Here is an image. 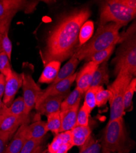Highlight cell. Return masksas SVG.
Masks as SVG:
<instances>
[{
  "label": "cell",
  "mask_w": 136,
  "mask_h": 153,
  "mask_svg": "<svg viewBox=\"0 0 136 153\" xmlns=\"http://www.w3.org/2000/svg\"><path fill=\"white\" fill-rule=\"evenodd\" d=\"M91 15L89 8L76 9L62 19L49 33L42 54L45 65L52 61L62 62L71 57L79 45L82 25Z\"/></svg>",
  "instance_id": "6da1fadb"
},
{
  "label": "cell",
  "mask_w": 136,
  "mask_h": 153,
  "mask_svg": "<svg viewBox=\"0 0 136 153\" xmlns=\"http://www.w3.org/2000/svg\"><path fill=\"white\" fill-rule=\"evenodd\" d=\"M121 27V25L114 23L100 26L95 34L87 42L79 47L74 55L79 61L85 59L88 62L95 53L120 42L119 30Z\"/></svg>",
  "instance_id": "7a4b0ae2"
},
{
  "label": "cell",
  "mask_w": 136,
  "mask_h": 153,
  "mask_svg": "<svg viewBox=\"0 0 136 153\" xmlns=\"http://www.w3.org/2000/svg\"><path fill=\"white\" fill-rule=\"evenodd\" d=\"M123 36L120 35V42L116 56L113 59L114 75H117L121 70H126L133 76L136 75V39L135 28L127 31Z\"/></svg>",
  "instance_id": "3957f363"
},
{
  "label": "cell",
  "mask_w": 136,
  "mask_h": 153,
  "mask_svg": "<svg viewBox=\"0 0 136 153\" xmlns=\"http://www.w3.org/2000/svg\"><path fill=\"white\" fill-rule=\"evenodd\" d=\"M132 79L133 75L128 71L123 69L118 72L114 82L108 86L107 90L110 94L109 99L110 109L109 120L123 118L124 115L123 97L126 88Z\"/></svg>",
  "instance_id": "277c9868"
},
{
  "label": "cell",
  "mask_w": 136,
  "mask_h": 153,
  "mask_svg": "<svg viewBox=\"0 0 136 153\" xmlns=\"http://www.w3.org/2000/svg\"><path fill=\"white\" fill-rule=\"evenodd\" d=\"M136 10L129 7L125 0H110L103 3L100 8V26L109 23H114L125 26L132 20Z\"/></svg>",
  "instance_id": "5b68a950"
},
{
  "label": "cell",
  "mask_w": 136,
  "mask_h": 153,
  "mask_svg": "<svg viewBox=\"0 0 136 153\" xmlns=\"http://www.w3.org/2000/svg\"><path fill=\"white\" fill-rule=\"evenodd\" d=\"M127 135L123 118L109 120L103 136L102 149L111 152L128 151Z\"/></svg>",
  "instance_id": "8992f818"
},
{
  "label": "cell",
  "mask_w": 136,
  "mask_h": 153,
  "mask_svg": "<svg viewBox=\"0 0 136 153\" xmlns=\"http://www.w3.org/2000/svg\"><path fill=\"white\" fill-rule=\"evenodd\" d=\"M37 3H29L22 0H1L0 1V33L10 28L12 19L20 10L29 8L35 9Z\"/></svg>",
  "instance_id": "52a82bcc"
},
{
  "label": "cell",
  "mask_w": 136,
  "mask_h": 153,
  "mask_svg": "<svg viewBox=\"0 0 136 153\" xmlns=\"http://www.w3.org/2000/svg\"><path fill=\"white\" fill-rule=\"evenodd\" d=\"M23 92V100L26 107L27 114H29L31 110L35 107L39 97L42 92L40 86L34 80L31 74L22 73Z\"/></svg>",
  "instance_id": "ba28073f"
},
{
  "label": "cell",
  "mask_w": 136,
  "mask_h": 153,
  "mask_svg": "<svg viewBox=\"0 0 136 153\" xmlns=\"http://www.w3.org/2000/svg\"><path fill=\"white\" fill-rule=\"evenodd\" d=\"M23 76L15 71H12L10 75L6 78V85L3 94V104L7 107H10L14 100L15 96L22 86Z\"/></svg>",
  "instance_id": "9c48e42d"
},
{
  "label": "cell",
  "mask_w": 136,
  "mask_h": 153,
  "mask_svg": "<svg viewBox=\"0 0 136 153\" xmlns=\"http://www.w3.org/2000/svg\"><path fill=\"white\" fill-rule=\"evenodd\" d=\"M77 74L78 72L74 73L69 77L61 80L54 85L49 86L44 91H42L37 102H39L48 96L68 94L72 84L76 80Z\"/></svg>",
  "instance_id": "30bf717a"
},
{
  "label": "cell",
  "mask_w": 136,
  "mask_h": 153,
  "mask_svg": "<svg viewBox=\"0 0 136 153\" xmlns=\"http://www.w3.org/2000/svg\"><path fill=\"white\" fill-rule=\"evenodd\" d=\"M68 94L48 96L43 100L37 102L35 108L39 114L46 115L60 111L61 104Z\"/></svg>",
  "instance_id": "8fae6325"
},
{
  "label": "cell",
  "mask_w": 136,
  "mask_h": 153,
  "mask_svg": "<svg viewBox=\"0 0 136 153\" xmlns=\"http://www.w3.org/2000/svg\"><path fill=\"white\" fill-rule=\"evenodd\" d=\"M98 65L92 61H88L82 69L78 72L76 78V88L84 94L90 87L94 73Z\"/></svg>",
  "instance_id": "7c38bea8"
},
{
  "label": "cell",
  "mask_w": 136,
  "mask_h": 153,
  "mask_svg": "<svg viewBox=\"0 0 136 153\" xmlns=\"http://www.w3.org/2000/svg\"><path fill=\"white\" fill-rule=\"evenodd\" d=\"M79 105L80 103H78L69 109L60 111L61 123L60 132L70 131L76 126Z\"/></svg>",
  "instance_id": "4fadbf2b"
},
{
  "label": "cell",
  "mask_w": 136,
  "mask_h": 153,
  "mask_svg": "<svg viewBox=\"0 0 136 153\" xmlns=\"http://www.w3.org/2000/svg\"><path fill=\"white\" fill-rule=\"evenodd\" d=\"M28 124H23L17 131L10 143L7 145L5 153H19L28 138Z\"/></svg>",
  "instance_id": "5bb4252c"
},
{
  "label": "cell",
  "mask_w": 136,
  "mask_h": 153,
  "mask_svg": "<svg viewBox=\"0 0 136 153\" xmlns=\"http://www.w3.org/2000/svg\"><path fill=\"white\" fill-rule=\"evenodd\" d=\"M29 120L12 114L0 115V131L14 134L18 127L23 124H27Z\"/></svg>",
  "instance_id": "9a60e30c"
},
{
  "label": "cell",
  "mask_w": 136,
  "mask_h": 153,
  "mask_svg": "<svg viewBox=\"0 0 136 153\" xmlns=\"http://www.w3.org/2000/svg\"><path fill=\"white\" fill-rule=\"evenodd\" d=\"M1 114H12L28 120L29 114L26 113V107L23 97L20 96L17 97L9 107L4 105L0 110V115Z\"/></svg>",
  "instance_id": "2e32d148"
},
{
  "label": "cell",
  "mask_w": 136,
  "mask_h": 153,
  "mask_svg": "<svg viewBox=\"0 0 136 153\" xmlns=\"http://www.w3.org/2000/svg\"><path fill=\"white\" fill-rule=\"evenodd\" d=\"M92 130L89 126H75L70 131L71 141L73 146H82L90 137Z\"/></svg>",
  "instance_id": "e0dca14e"
},
{
  "label": "cell",
  "mask_w": 136,
  "mask_h": 153,
  "mask_svg": "<svg viewBox=\"0 0 136 153\" xmlns=\"http://www.w3.org/2000/svg\"><path fill=\"white\" fill-rule=\"evenodd\" d=\"M60 64L61 62L57 61H52L48 62L45 65L39 79V82L48 84L53 83L59 73Z\"/></svg>",
  "instance_id": "ac0fdd59"
},
{
  "label": "cell",
  "mask_w": 136,
  "mask_h": 153,
  "mask_svg": "<svg viewBox=\"0 0 136 153\" xmlns=\"http://www.w3.org/2000/svg\"><path fill=\"white\" fill-rule=\"evenodd\" d=\"M79 62L80 61H79V59L73 55L71 57L69 61H68L65 64V66L59 70L56 78L51 85H54L61 80L69 77L70 76L73 75L75 73V71L76 70Z\"/></svg>",
  "instance_id": "d6986e66"
},
{
  "label": "cell",
  "mask_w": 136,
  "mask_h": 153,
  "mask_svg": "<svg viewBox=\"0 0 136 153\" xmlns=\"http://www.w3.org/2000/svg\"><path fill=\"white\" fill-rule=\"evenodd\" d=\"M109 75L107 65V61H105L99 65L96 69L90 87L99 86L103 85H107L109 83Z\"/></svg>",
  "instance_id": "ffe728a7"
},
{
  "label": "cell",
  "mask_w": 136,
  "mask_h": 153,
  "mask_svg": "<svg viewBox=\"0 0 136 153\" xmlns=\"http://www.w3.org/2000/svg\"><path fill=\"white\" fill-rule=\"evenodd\" d=\"M47 132L46 122L43 121H35L27 126V135L28 139L43 140Z\"/></svg>",
  "instance_id": "44dd1931"
},
{
  "label": "cell",
  "mask_w": 136,
  "mask_h": 153,
  "mask_svg": "<svg viewBox=\"0 0 136 153\" xmlns=\"http://www.w3.org/2000/svg\"><path fill=\"white\" fill-rule=\"evenodd\" d=\"M69 143H71L70 131L60 132L56 135L53 141L48 145V151L51 153H56L57 150L62 145Z\"/></svg>",
  "instance_id": "7402d4cb"
},
{
  "label": "cell",
  "mask_w": 136,
  "mask_h": 153,
  "mask_svg": "<svg viewBox=\"0 0 136 153\" xmlns=\"http://www.w3.org/2000/svg\"><path fill=\"white\" fill-rule=\"evenodd\" d=\"M94 24L92 21H86L80 28L79 33V47L87 42L93 36Z\"/></svg>",
  "instance_id": "603a6c76"
},
{
  "label": "cell",
  "mask_w": 136,
  "mask_h": 153,
  "mask_svg": "<svg viewBox=\"0 0 136 153\" xmlns=\"http://www.w3.org/2000/svg\"><path fill=\"white\" fill-rule=\"evenodd\" d=\"M83 94H82L76 87L75 90L71 93L68 94L62 102L60 111L69 109L76 105L77 104L80 103V100Z\"/></svg>",
  "instance_id": "cb8c5ba5"
},
{
  "label": "cell",
  "mask_w": 136,
  "mask_h": 153,
  "mask_svg": "<svg viewBox=\"0 0 136 153\" xmlns=\"http://www.w3.org/2000/svg\"><path fill=\"white\" fill-rule=\"evenodd\" d=\"M46 127L48 131H51L55 135L60 133L61 127L60 111L50 114L47 116Z\"/></svg>",
  "instance_id": "d4e9b609"
},
{
  "label": "cell",
  "mask_w": 136,
  "mask_h": 153,
  "mask_svg": "<svg viewBox=\"0 0 136 153\" xmlns=\"http://www.w3.org/2000/svg\"><path fill=\"white\" fill-rule=\"evenodd\" d=\"M136 91V79L133 78L126 88L123 97V105L125 111H128L132 107V98Z\"/></svg>",
  "instance_id": "484cf974"
},
{
  "label": "cell",
  "mask_w": 136,
  "mask_h": 153,
  "mask_svg": "<svg viewBox=\"0 0 136 153\" xmlns=\"http://www.w3.org/2000/svg\"><path fill=\"white\" fill-rule=\"evenodd\" d=\"M115 47V45H112L105 50L95 53L90 57L89 61H92L98 66L101 65V63L107 61L110 55H112Z\"/></svg>",
  "instance_id": "4316f807"
},
{
  "label": "cell",
  "mask_w": 136,
  "mask_h": 153,
  "mask_svg": "<svg viewBox=\"0 0 136 153\" xmlns=\"http://www.w3.org/2000/svg\"><path fill=\"white\" fill-rule=\"evenodd\" d=\"M101 145L92 135L82 146L79 153H100Z\"/></svg>",
  "instance_id": "83f0119b"
},
{
  "label": "cell",
  "mask_w": 136,
  "mask_h": 153,
  "mask_svg": "<svg viewBox=\"0 0 136 153\" xmlns=\"http://www.w3.org/2000/svg\"><path fill=\"white\" fill-rule=\"evenodd\" d=\"M99 86H92L85 93L84 105L87 108L90 112L96 106V93Z\"/></svg>",
  "instance_id": "f1b7e54d"
},
{
  "label": "cell",
  "mask_w": 136,
  "mask_h": 153,
  "mask_svg": "<svg viewBox=\"0 0 136 153\" xmlns=\"http://www.w3.org/2000/svg\"><path fill=\"white\" fill-rule=\"evenodd\" d=\"M110 92L108 90H104L103 86H100L98 87L96 93V105L101 107L106 105L110 98Z\"/></svg>",
  "instance_id": "f546056e"
},
{
  "label": "cell",
  "mask_w": 136,
  "mask_h": 153,
  "mask_svg": "<svg viewBox=\"0 0 136 153\" xmlns=\"http://www.w3.org/2000/svg\"><path fill=\"white\" fill-rule=\"evenodd\" d=\"M10 60L7 55L3 52L0 54V73L5 77H7L12 73V68L10 65Z\"/></svg>",
  "instance_id": "4dcf8cb0"
},
{
  "label": "cell",
  "mask_w": 136,
  "mask_h": 153,
  "mask_svg": "<svg viewBox=\"0 0 136 153\" xmlns=\"http://www.w3.org/2000/svg\"><path fill=\"white\" fill-rule=\"evenodd\" d=\"M90 112L84 104L79 109L77 115L76 126H89V120Z\"/></svg>",
  "instance_id": "1f68e13d"
},
{
  "label": "cell",
  "mask_w": 136,
  "mask_h": 153,
  "mask_svg": "<svg viewBox=\"0 0 136 153\" xmlns=\"http://www.w3.org/2000/svg\"><path fill=\"white\" fill-rule=\"evenodd\" d=\"M9 28H6L3 33L2 34V46L3 52L7 55L9 60H11L12 50V42L8 36Z\"/></svg>",
  "instance_id": "d6a6232c"
},
{
  "label": "cell",
  "mask_w": 136,
  "mask_h": 153,
  "mask_svg": "<svg viewBox=\"0 0 136 153\" xmlns=\"http://www.w3.org/2000/svg\"><path fill=\"white\" fill-rule=\"evenodd\" d=\"M43 140L28 139L19 153H32L42 143Z\"/></svg>",
  "instance_id": "836d02e7"
},
{
  "label": "cell",
  "mask_w": 136,
  "mask_h": 153,
  "mask_svg": "<svg viewBox=\"0 0 136 153\" xmlns=\"http://www.w3.org/2000/svg\"><path fill=\"white\" fill-rule=\"evenodd\" d=\"M12 134H13L0 131V153L6 152L8 141Z\"/></svg>",
  "instance_id": "e575fe53"
},
{
  "label": "cell",
  "mask_w": 136,
  "mask_h": 153,
  "mask_svg": "<svg viewBox=\"0 0 136 153\" xmlns=\"http://www.w3.org/2000/svg\"><path fill=\"white\" fill-rule=\"evenodd\" d=\"M73 145L71 143H64L57 150L56 153H68V151L73 147Z\"/></svg>",
  "instance_id": "d590c367"
},
{
  "label": "cell",
  "mask_w": 136,
  "mask_h": 153,
  "mask_svg": "<svg viewBox=\"0 0 136 153\" xmlns=\"http://www.w3.org/2000/svg\"><path fill=\"white\" fill-rule=\"evenodd\" d=\"M6 85V77L0 73V97H2L4 94V88Z\"/></svg>",
  "instance_id": "8d00e7d4"
},
{
  "label": "cell",
  "mask_w": 136,
  "mask_h": 153,
  "mask_svg": "<svg viewBox=\"0 0 136 153\" xmlns=\"http://www.w3.org/2000/svg\"><path fill=\"white\" fill-rule=\"evenodd\" d=\"M43 147L42 146H39L38 148H37L35 151L32 153H43Z\"/></svg>",
  "instance_id": "74e56055"
},
{
  "label": "cell",
  "mask_w": 136,
  "mask_h": 153,
  "mask_svg": "<svg viewBox=\"0 0 136 153\" xmlns=\"http://www.w3.org/2000/svg\"><path fill=\"white\" fill-rule=\"evenodd\" d=\"M3 46H2V34L0 33V54L3 52Z\"/></svg>",
  "instance_id": "f35d334b"
},
{
  "label": "cell",
  "mask_w": 136,
  "mask_h": 153,
  "mask_svg": "<svg viewBox=\"0 0 136 153\" xmlns=\"http://www.w3.org/2000/svg\"><path fill=\"white\" fill-rule=\"evenodd\" d=\"M102 153H122V152H109L105 149H102Z\"/></svg>",
  "instance_id": "ab89813d"
},
{
  "label": "cell",
  "mask_w": 136,
  "mask_h": 153,
  "mask_svg": "<svg viewBox=\"0 0 136 153\" xmlns=\"http://www.w3.org/2000/svg\"><path fill=\"white\" fill-rule=\"evenodd\" d=\"M47 153H51V152H48H48H47Z\"/></svg>",
  "instance_id": "60d3db41"
}]
</instances>
